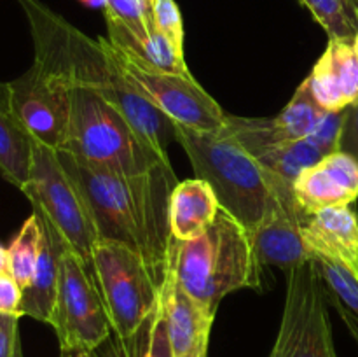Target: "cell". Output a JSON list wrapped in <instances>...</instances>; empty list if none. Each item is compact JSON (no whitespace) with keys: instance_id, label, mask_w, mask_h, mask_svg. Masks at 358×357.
I'll list each match as a JSON object with an SVG mask.
<instances>
[{"instance_id":"cell-11","label":"cell","mask_w":358,"mask_h":357,"mask_svg":"<svg viewBox=\"0 0 358 357\" xmlns=\"http://www.w3.org/2000/svg\"><path fill=\"white\" fill-rule=\"evenodd\" d=\"M112 49L136 90L168 115L175 126L203 133H217L226 128L227 114L199 86L192 74H168L145 69L124 58L114 46Z\"/></svg>"},{"instance_id":"cell-8","label":"cell","mask_w":358,"mask_h":357,"mask_svg":"<svg viewBox=\"0 0 358 357\" xmlns=\"http://www.w3.org/2000/svg\"><path fill=\"white\" fill-rule=\"evenodd\" d=\"M90 270L103 300L112 335L131 336L152 314L163 286L135 251L115 241H96Z\"/></svg>"},{"instance_id":"cell-36","label":"cell","mask_w":358,"mask_h":357,"mask_svg":"<svg viewBox=\"0 0 358 357\" xmlns=\"http://www.w3.org/2000/svg\"><path fill=\"white\" fill-rule=\"evenodd\" d=\"M14 357H24V356H23V346H21V342L17 343L16 354H14Z\"/></svg>"},{"instance_id":"cell-33","label":"cell","mask_w":358,"mask_h":357,"mask_svg":"<svg viewBox=\"0 0 358 357\" xmlns=\"http://www.w3.org/2000/svg\"><path fill=\"white\" fill-rule=\"evenodd\" d=\"M80 2L87 7H93V9H105V6H107V0H80Z\"/></svg>"},{"instance_id":"cell-20","label":"cell","mask_w":358,"mask_h":357,"mask_svg":"<svg viewBox=\"0 0 358 357\" xmlns=\"http://www.w3.org/2000/svg\"><path fill=\"white\" fill-rule=\"evenodd\" d=\"M34 139L17 118L9 83H0V174L23 191L30 177Z\"/></svg>"},{"instance_id":"cell-24","label":"cell","mask_w":358,"mask_h":357,"mask_svg":"<svg viewBox=\"0 0 358 357\" xmlns=\"http://www.w3.org/2000/svg\"><path fill=\"white\" fill-rule=\"evenodd\" d=\"M42 227L37 214H31L21 226L10 245L7 247V272L14 276L21 289H27L31 282L38 254H41Z\"/></svg>"},{"instance_id":"cell-30","label":"cell","mask_w":358,"mask_h":357,"mask_svg":"<svg viewBox=\"0 0 358 357\" xmlns=\"http://www.w3.org/2000/svg\"><path fill=\"white\" fill-rule=\"evenodd\" d=\"M21 298L23 289L17 286L14 276L9 272H0V314L21 315Z\"/></svg>"},{"instance_id":"cell-7","label":"cell","mask_w":358,"mask_h":357,"mask_svg":"<svg viewBox=\"0 0 358 357\" xmlns=\"http://www.w3.org/2000/svg\"><path fill=\"white\" fill-rule=\"evenodd\" d=\"M35 212L42 214L70 248L91 266L98 241L90 205L77 182L59 161L58 153L34 140L30 177L23 188Z\"/></svg>"},{"instance_id":"cell-17","label":"cell","mask_w":358,"mask_h":357,"mask_svg":"<svg viewBox=\"0 0 358 357\" xmlns=\"http://www.w3.org/2000/svg\"><path fill=\"white\" fill-rule=\"evenodd\" d=\"M35 212V210H34ZM42 227L41 254H38L37 266H35L31 282L27 289H23L21 298V315L35 318V321H51L52 308H55L56 289H58L59 273V255L66 247V241L62 234L55 230L51 223L42 214L35 212Z\"/></svg>"},{"instance_id":"cell-25","label":"cell","mask_w":358,"mask_h":357,"mask_svg":"<svg viewBox=\"0 0 358 357\" xmlns=\"http://www.w3.org/2000/svg\"><path fill=\"white\" fill-rule=\"evenodd\" d=\"M329 38L355 42L358 35V0H301Z\"/></svg>"},{"instance_id":"cell-37","label":"cell","mask_w":358,"mask_h":357,"mask_svg":"<svg viewBox=\"0 0 358 357\" xmlns=\"http://www.w3.org/2000/svg\"><path fill=\"white\" fill-rule=\"evenodd\" d=\"M355 48H357V51H358V35H357V38H355Z\"/></svg>"},{"instance_id":"cell-19","label":"cell","mask_w":358,"mask_h":357,"mask_svg":"<svg viewBox=\"0 0 358 357\" xmlns=\"http://www.w3.org/2000/svg\"><path fill=\"white\" fill-rule=\"evenodd\" d=\"M220 203L203 178H187L175 186L170 200V226L175 241H189L205 233L215 220Z\"/></svg>"},{"instance_id":"cell-35","label":"cell","mask_w":358,"mask_h":357,"mask_svg":"<svg viewBox=\"0 0 358 357\" xmlns=\"http://www.w3.org/2000/svg\"><path fill=\"white\" fill-rule=\"evenodd\" d=\"M142 2H143V6L147 7V10L152 14V7H154V4H156V0H142Z\"/></svg>"},{"instance_id":"cell-9","label":"cell","mask_w":358,"mask_h":357,"mask_svg":"<svg viewBox=\"0 0 358 357\" xmlns=\"http://www.w3.org/2000/svg\"><path fill=\"white\" fill-rule=\"evenodd\" d=\"M269 357H338L327 290L313 259L287 273L282 324Z\"/></svg>"},{"instance_id":"cell-4","label":"cell","mask_w":358,"mask_h":357,"mask_svg":"<svg viewBox=\"0 0 358 357\" xmlns=\"http://www.w3.org/2000/svg\"><path fill=\"white\" fill-rule=\"evenodd\" d=\"M173 268L178 284L212 314L227 294L261 287V262L247 227L224 209L205 233L175 244Z\"/></svg>"},{"instance_id":"cell-3","label":"cell","mask_w":358,"mask_h":357,"mask_svg":"<svg viewBox=\"0 0 358 357\" xmlns=\"http://www.w3.org/2000/svg\"><path fill=\"white\" fill-rule=\"evenodd\" d=\"M182 146L198 178L208 182L220 203L247 231H252L275 203L289 181L262 167L226 128L203 133L177 126Z\"/></svg>"},{"instance_id":"cell-12","label":"cell","mask_w":358,"mask_h":357,"mask_svg":"<svg viewBox=\"0 0 358 357\" xmlns=\"http://www.w3.org/2000/svg\"><path fill=\"white\" fill-rule=\"evenodd\" d=\"M303 216L304 210L297 205L292 188L280 191L261 223L248 231L261 266H278L289 273L313 259L301 233Z\"/></svg>"},{"instance_id":"cell-31","label":"cell","mask_w":358,"mask_h":357,"mask_svg":"<svg viewBox=\"0 0 358 357\" xmlns=\"http://www.w3.org/2000/svg\"><path fill=\"white\" fill-rule=\"evenodd\" d=\"M17 314H0V357H14L20 338Z\"/></svg>"},{"instance_id":"cell-38","label":"cell","mask_w":358,"mask_h":357,"mask_svg":"<svg viewBox=\"0 0 358 357\" xmlns=\"http://www.w3.org/2000/svg\"><path fill=\"white\" fill-rule=\"evenodd\" d=\"M196 357H206V356H196Z\"/></svg>"},{"instance_id":"cell-34","label":"cell","mask_w":358,"mask_h":357,"mask_svg":"<svg viewBox=\"0 0 358 357\" xmlns=\"http://www.w3.org/2000/svg\"><path fill=\"white\" fill-rule=\"evenodd\" d=\"M0 272H7V248L0 245Z\"/></svg>"},{"instance_id":"cell-26","label":"cell","mask_w":358,"mask_h":357,"mask_svg":"<svg viewBox=\"0 0 358 357\" xmlns=\"http://www.w3.org/2000/svg\"><path fill=\"white\" fill-rule=\"evenodd\" d=\"M103 13L117 18L136 37L147 38L150 35L152 14L147 10L142 0H107Z\"/></svg>"},{"instance_id":"cell-10","label":"cell","mask_w":358,"mask_h":357,"mask_svg":"<svg viewBox=\"0 0 358 357\" xmlns=\"http://www.w3.org/2000/svg\"><path fill=\"white\" fill-rule=\"evenodd\" d=\"M49 324L62 350H96L112 335L90 266L66 245L59 255L58 289Z\"/></svg>"},{"instance_id":"cell-5","label":"cell","mask_w":358,"mask_h":357,"mask_svg":"<svg viewBox=\"0 0 358 357\" xmlns=\"http://www.w3.org/2000/svg\"><path fill=\"white\" fill-rule=\"evenodd\" d=\"M59 150L94 167L126 175L143 174L170 163L133 128L121 111L80 84L72 90L69 130Z\"/></svg>"},{"instance_id":"cell-6","label":"cell","mask_w":358,"mask_h":357,"mask_svg":"<svg viewBox=\"0 0 358 357\" xmlns=\"http://www.w3.org/2000/svg\"><path fill=\"white\" fill-rule=\"evenodd\" d=\"M70 70L73 86H87L124 114L133 128L168 160V146L177 135V126L156 105L150 104L129 80L105 37L91 38L70 24Z\"/></svg>"},{"instance_id":"cell-16","label":"cell","mask_w":358,"mask_h":357,"mask_svg":"<svg viewBox=\"0 0 358 357\" xmlns=\"http://www.w3.org/2000/svg\"><path fill=\"white\" fill-rule=\"evenodd\" d=\"M322 108L341 112L358 102V51L355 42L329 38L324 55L304 79Z\"/></svg>"},{"instance_id":"cell-2","label":"cell","mask_w":358,"mask_h":357,"mask_svg":"<svg viewBox=\"0 0 358 357\" xmlns=\"http://www.w3.org/2000/svg\"><path fill=\"white\" fill-rule=\"evenodd\" d=\"M34 41V63L10 80L17 118L31 139L59 150L65 144L72 111L69 21L42 0H17Z\"/></svg>"},{"instance_id":"cell-14","label":"cell","mask_w":358,"mask_h":357,"mask_svg":"<svg viewBox=\"0 0 358 357\" xmlns=\"http://www.w3.org/2000/svg\"><path fill=\"white\" fill-rule=\"evenodd\" d=\"M301 233L313 261L341 266L358 280V216L352 206L304 212Z\"/></svg>"},{"instance_id":"cell-18","label":"cell","mask_w":358,"mask_h":357,"mask_svg":"<svg viewBox=\"0 0 358 357\" xmlns=\"http://www.w3.org/2000/svg\"><path fill=\"white\" fill-rule=\"evenodd\" d=\"M107 20V41L121 52L129 62L136 63L145 69L159 70L168 74H191L185 65L184 52L178 51L170 38L164 37L156 27L154 21L150 24V35L147 38H140L122 24L117 18L105 13Z\"/></svg>"},{"instance_id":"cell-15","label":"cell","mask_w":358,"mask_h":357,"mask_svg":"<svg viewBox=\"0 0 358 357\" xmlns=\"http://www.w3.org/2000/svg\"><path fill=\"white\" fill-rule=\"evenodd\" d=\"M163 298L168 335L175 357L206 356L215 314L203 307L178 284L173 268V255L163 282Z\"/></svg>"},{"instance_id":"cell-28","label":"cell","mask_w":358,"mask_h":357,"mask_svg":"<svg viewBox=\"0 0 358 357\" xmlns=\"http://www.w3.org/2000/svg\"><path fill=\"white\" fill-rule=\"evenodd\" d=\"M343 119H345V111L341 112H325L311 135L308 136L311 144L322 153V156L339 150V139H341Z\"/></svg>"},{"instance_id":"cell-13","label":"cell","mask_w":358,"mask_h":357,"mask_svg":"<svg viewBox=\"0 0 358 357\" xmlns=\"http://www.w3.org/2000/svg\"><path fill=\"white\" fill-rule=\"evenodd\" d=\"M294 198L306 214L332 206H348L358 198V163L336 150L301 172L292 184Z\"/></svg>"},{"instance_id":"cell-23","label":"cell","mask_w":358,"mask_h":357,"mask_svg":"<svg viewBox=\"0 0 358 357\" xmlns=\"http://www.w3.org/2000/svg\"><path fill=\"white\" fill-rule=\"evenodd\" d=\"M317 265L325 282L327 300L334 304L358 343V280L341 266L324 259H317Z\"/></svg>"},{"instance_id":"cell-32","label":"cell","mask_w":358,"mask_h":357,"mask_svg":"<svg viewBox=\"0 0 358 357\" xmlns=\"http://www.w3.org/2000/svg\"><path fill=\"white\" fill-rule=\"evenodd\" d=\"M59 357H96V354L87 352V350H62Z\"/></svg>"},{"instance_id":"cell-21","label":"cell","mask_w":358,"mask_h":357,"mask_svg":"<svg viewBox=\"0 0 358 357\" xmlns=\"http://www.w3.org/2000/svg\"><path fill=\"white\" fill-rule=\"evenodd\" d=\"M325 112L327 111L318 105L308 84L303 80L285 108L276 118H271L276 140L287 142V140L308 139Z\"/></svg>"},{"instance_id":"cell-27","label":"cell","mask_w":358,"mask_h":357,"mask_svg":"<svg viewBox=\"0 0 358 357\" xmlns=\"http://www.w3.org/2000/svg\"><path fill=\"white\" fill-rule=\"evenodd\" d=\"M154 27L161 31L171 44L184 52V23L175 0H156L152 7Z\"/></svg>"},{"instance_id":"cell-22","label":"cell","mask_w":358,"mask_h":357,"mask_svg":"<svg viewBox=\"0 0 358 357\" xmlns=\"http://www.w3.org/2000/svg\"><path fill=\"white\" fill-rule=\"evenodd\" d=\"M264 168L294 184L301 172L322 160V153L308 139L276 142L254 156Z\"/></svg>"},{"instance_id":"cell-29","label":"cell","mask_w":358,"mask_h":357,"mask_svg":"<svg viewBox=\"0 0 358 357\" xmlns=\"http://www.w3.org/2000/svg\"><path fill=\"white\" fill-rule=\"evenodd\" d=\"M339 150L352 156L358 163V102L350 105L348 108H345Z\"/></svg>"},{"instance_id":"cell-1","label":"cell","mask_w":358,"mask_h":357,"mask_svg":"<svg viewBox=\"0 0 358 357\" xmlns=\"http://www.w3.org/2000/svg\"><path fill=\"white\" fill-rule=\"evenodd\" d=\"M56 153L90 205L98 240L135 251L163 286L177 244L170 226V200L178 184L171 164L126 175L94 167L66 150Z\"/></svg>"}]
</instances>
